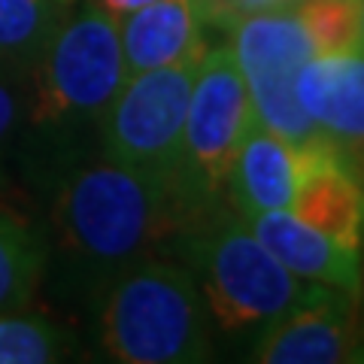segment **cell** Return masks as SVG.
Wrapping results in <instances>:
<instances>
[{"label":"cell","instance_id":"obj_14","mask_svg":"<svg viewBox=\"0 0 364 364\" xmlns=\"http://www.w3.org/2000/svg\"><path fill=\"white\" fill-rule=\"evenodd\" d=\"M49 267V243L25 213L0 203V313L25 310Z\"/></svg>","mask_w":364,"mask_h":364},{"label":"cell","instance_id":"obj_9","mask_svg":"<svg viewBox=\"0 0 364 364\" xmlns=\"http://www.w3.org/2000/svg\"><path fill=\"white\" fill-rule=\"evenodd\" d=\"M298 104L364 186V46L313 55L294 82Z\"/></svg>","mask_w":364,"mask_h":364},{"label":"cell","instance_id":"obj_17","mask_svg":"<svg viewBox=\"0 0 364 364\" xmlns=\"http://www.w3.org/2000/svg\"><path fill=\"white\" fill-rule=\"evenodd\" d=\"M316 55L358 46V0H301L294 4Z\"/></svg>","mask_w":364,"mask_h":364},{"label":"cell","instance_id":"obj_8","mask_svg":"<svg viewBox=\"0 0 364 364\" xmlns=\"http://www.w3.org/2000/svg\"><path fill=\"white\" fill-rule=\"evenodd\" d=\"M258 364H346L364 361V304L358 291L328 289L249 343Z\"/></svg>","mask_w":364,"mask_h":364},{"label":"cell","instance_id":"obj_16","mask_svg":"<svg viewBox=\"0 0 364 364\" xmlns=\"http://www.w3.org/2000/svg\"><path fill=\"white\" fill-rule=\"evenodd\" d=\"M73 340L46 316L0 313V364H49L70 355Z\"/></svg>","mask_w":364,"mask_h":364},{"label":"cell","instance_id":"obj_13","mask_svg":"<svg viewBox=\"0 0 364 364\" xmlns=\"http://www.w3.org/2000/svg\"><path fill=\"white\" fill-rule=\"evenodd\" d=\"M298 170L301 149L252 122L228 176V203L243 219L264 210H291Z\"/></svg>","mask_w":364,"mask_h":364},{"label":"cell","instance_id":"obj_12","mask_svg":"<svg viewBox=\"0 0 364 364\" xmlns=\"http://www.w3.org/2000/svg\"><path fill=\"white\" fill-rule=\"evenodd\" d=\"M264 249L294 277L343 291L361 289V255L340 246L318 228L306 225L291 210H264L246 215Z\"/></svg>","mask_w":364,"mask_h":364},{"label":"cell","instance_id":"obj_5","mask_svg":"<svg viewBox=\"0 0 364 364\" xmlns=\"http://www.w3.org/2000/svg\"><path fill=\"white\" fill-rule=\"evenodd\" d=\"M252 122L255 112L246 82L228 43L210 46L195 73L179 158L170 179L176 231L228 203V176Z\"/></svg>","mask_w":364,"mask_h":364},{"label":"cell","instance_id":"obj_1","mask_svg":"<svg viewBox=\"0 0 364 364\" xmlns=\"http://www.w3.org/2000/svg\"><path fill=\"white\" fill-rule=\"evenodd\" d=\"M176 213L164 182L85 155L55 176L49 203V261L61 289L91 313L112 279L146 255L164 252Z\"/></svg>","mask_w":364,"mask_h":364},{"label":"cell","instance_id":"obj_2","mask_svg":"<svg viewBox=\"0 0 364 364\" xmlns=\"http://www.w3.org/2000/svg\"><path fill=\"white\" fill-rule=\"evenodd\" d=\"M119 18L73 0L28 76L25 124L52 179L97 149V134L124 82Z\"/></svg>","mask_w":364,"mask_h":364},{"label":"cell","instance_id":"obj_4","mask_svg":"<svg viewBox=\"0 0 364 364\" xmlns=\"http://www.w3.org/2000/svg\"><path fill=\"white\" fill-rule=\"evenodd\" d=\"M95 340L119 364H198L213 358V318L191 273L164 252L124 267L91 306Z\"/></svg>","mask_w":364,"mask_h":364},{"label":"cell","instance_id":"obj_19","mask_svg":"<svg viewBox=\"0 0 364 364\" xmlns=\"http://www.w3.org/2000/svg\"><path fill=\"white\" fill-rule=\"evenodd\" d=\"M198 4H200L203 18H207V28L228 31L243 16L264 13V9H286V6L301 4V0H198Z\"/></svg>","mask_w":364,"mask_h":364},{"label":"cell","instance_id":"obj_11","mask_svg":"<svg viewBox=\"0 0 364 364\" xmlns=\"http://www.w3.org/2000/svg\"><path fill=\"white\" fill-rule=\"evenodd\" d=\"M124 73L198 61L210 49L207 18L198 0H155L119 18Z\"/></svg>","mask_w":364,"mask_h":364},{"label":"cell","instance_id":"obj_7","mask_svg":"<svg viewBox=\"0 0 364 364\" xmlns=\"http://www.w3.org/2000/svg\"><path fill=\"white\" fill-rule=\"evenodd\" d=\"M198 61H182L124 76L97 134V152L164 182L176 170Z\"/></svg>","mask_w":364,"mask_h":364},{"label":"cell","instance_id":"obj_20","mask_svg":"<svg viewBox=\"0 0 364 364\" xmlns=\"http://www.w3.org/2000/svg\"><path fill=\"white\" fill-rule=\"evenodd\" d=\"M91 4H95L97 9H104V13H109L112 18H122V16L134 13V9L155 4V0H91Z\"/></svg>","mask_w":364,"mask_h":364},{"label":"cell","instance_id":"obj_6","mask_svg":"<svg viewBox=\"0 0 364 364\" xmlns=\"http://www.w3.org/2000/svg\"><path fill=\"white\" fill-rule=\"evenodd\" d=\"M225 33L228 49L246 82L255 122L291 143L294 149L325 143L294 95L301 67L316 55L298 9L286 6L243 16Z\"/></svg>","mask_w":364,"mask_h":364},{"label":"cell","instance_id":"obj_3","mask_svg":"<svg viewBox=\"0 0 364 364\" xmlns=\"http://www.w3.org/2000/svg\"><path fill=\"white\" fill-rule=\"evenodd\" d=\"M164 255H173L191 273L215 331L243 343H255L331 289L282 267L231 203L179 228Z\"/></svg>","mask_w":364,"mask_h":364},{"label":"cell","instance_id":"obj_15","mask_svg":"<svg viewBox=\"0 0 364 364\" xmlns=\"http://www.w3.org/2000/svg\"><path fill=\"white\" fill-rule=\"evenodd\" d=\"M73 0H0V73L28 79Z\"/></svg>","mask_w":364,"mask_h":364},{"label":"cell","instance_id":"obj_10","mask_svg":"<svg viewBox=\"0 0 364 364\" xmlns=\"http://www.w3.org/2000/svg\"><path fill=\"white\" fill-rule=\"evenodd\" d=\"M291 213L318 228L340 246L361 255L364 246V186L328 143L301 149L298 188Z\"/></svg>","mask_w":364,"mask_h":364},{"label":"cell","instance_id":"obj_21","mask_svg":"<svg viewBox=\"0 0 364 364\" xmlns=\"http://www.w3.org/2000/svg\"><path fill=\"white\" fill-rule=\"evenodd\" d=\"M358 46H364V0H358Z\"/></svg>","mask_w":364,"mask_h":364},{"label":"cell","instance_id":"obj_18","mask_svg":"<svg viewBox=\"0 0 364 364\" xmlns=\"http://www.w3.org/2000/svg\"><path fill=\"white\" fill-rule=\"evenodd\" d=\"M25 104H28V79L0 73V182H4L9 143L16 140L18 128L25 124Z\"/></svg>","mask_w":364,"mask_h":364}]
</instances>
